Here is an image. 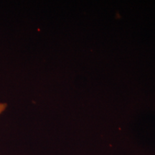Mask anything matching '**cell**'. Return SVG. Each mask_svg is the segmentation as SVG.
Listing matches in <instances>:
<instances>
[{
  "mask_svg": "<svg viewBox=\"0 0 155 155\" xmlns=\"http://www.w3.org/2000/svg\"><path fill=\"white\" fill-rule=\"evenodd\" d=\"M6 108H7V104H4V103H0V114L5 111Z\"/></svg>",
  "mask_w": 155,
  "mask_h": 155,
  "instance_id": "6da1fadb",
  "label": "cell"
}]
</instances>
